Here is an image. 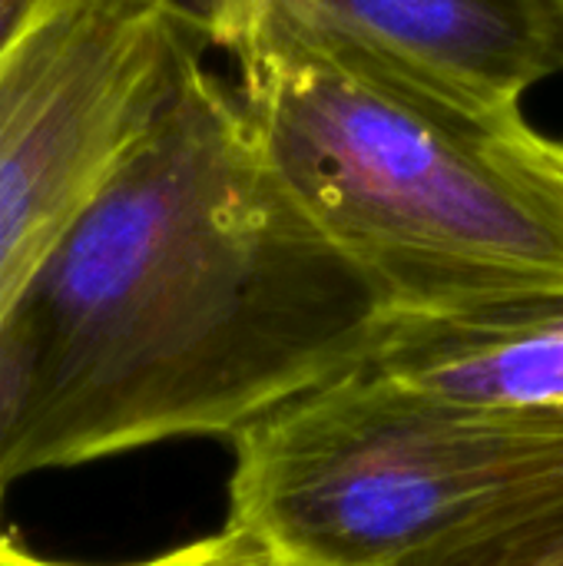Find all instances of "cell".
<instances>
[{
	"label": "cell",
	"mask_w": 563,
	"mask_h": 566,
	"mask_svg": "<svg viewBox=\"0 0 563 566\" xmlns=\"http://www.w3.org/2000/svg\"><path fill=\"white\" fill-rule=\"evenodd\" d=\"M143 3L166 13L196 43H212L219 20L229 7V0H143Z\"/></svg>",
	"instance_id": "ba28073f"
},
{
	"label": "cell",
	"mask_w": 563,
	"mask_h": 566,
	"mask_svg": "<svg viewBox=\"0 0 563 566\" xmlns=\"http://www.w3.org/2000/svg\"><path fill=\"white\" fill-rule=\"evenodd\" d=\"M53 0H0V63L27 36Z\"/></svg>",
	"instance_id": "9c48e42d"
},
{
	"label": "cell",
	"mask_w": 563,
	"mask_h": 566,
	"mask_svg": "<svg viewBox=\"0 0 563 566\" xmlns=\"http://www.w3.org/2000/svg\"><path fill=\"white\" fill-rule=\"evenodd\" d=\"M524 149L528 156L548 172L554 176L563 186V139H551V136H541L538 129H524Z\"/></svg>",
	"instance_id": "8fae6325"
},
{
	"label": "cell",
	"mask_w": 563,
	"mask_h": 566,
	"mask_svg": "<svg viewBox=\"0 0 563 566\" xmlns=\"http://www.w3.org/2000/svg\"><path fill=\"white\" fill-rule=\"evenodd\" d=\"M216 537H206V541H196L189 547H179V551H169L163 557H153V560H143V564H123V566H199L209 551H212ZM0 566H80V564H53V560H37L30 554H23L20 547H13L7 557H0Z\"/></svg>",
	"instance_id": "30bf717a"
},
{
	"label": "cell",
	"mask_w": 563,
	"mask_h": 566,
	"mask_svg": "<svg viewBox=\"0 0 563 566\" xmlns=\"http://www.w3.org/2000/svg\"><path fill=\"white\" fill-rule=\"evenodd\" d=\"M388 315L282 192L239 86L196 53L0 325V494L176 438H236L365 368Z\"/></svg>",
	"instance_id": "6da1fadb"
},
{
	"label": "cell",
	"mask_w": 563,
	"mask_h": 566,
	"mask_svg": "<svg viewBox=\"0 0 563 566\" xmlns=\"http://www.w3.org/2000/svg\"><path fill=\"white\" fill-rule=\"evenodd\" d=\"M226 531L282 566H408L504 481L521 421L375 368L319 385L232 438Z\"/></svg>",
	"instance_id": "3957f363"
},
{
	"label": "cell",
	"mask_w": 563,
	"mask_h": 566,
	"mask_svg": "<svg viewBox=\"0 0 563 566\" xmlns=\"http://www.w3.org/2000/svg\"><path fill=\"white\" fill-rule=\"evenodd\" d=\"M272 566H282V564H272Z\"/></svg>",
	"instance_id": "4fadbf2b"
},
{
	"label": "cell",
	"mask_w": 563,
	"mask_h": 566,
	"mask_svg": "<svg viewBox=\"0 0 563 566\" xmlns=\"http://www.w3.org/2000/svg\"><path fill=\"white\" fill-rule=\"evenodd\" d=\"M143 0H53L0 63V325L196 56Z\"/></svg>",
	"instance_id": "277c9868"
},
{
	"label": "cell",
	"mask_w": 563,
	"mask_h": 566,
	"mask_svg": "<svg viewBox=\"0 0 563 566\" xmlns=\"http://www.w3.org/2000/svg\"><path fill=\"white\" fill-rule=\"evenodd\" d=\"M368 368L441 401L524 418L563 408V292L392 312Z\"/></svg>",
	"instance_id": "8992f818"
},
{
	"label": "cell",
	"mask_w": 563,
	"mask_h": 566,
	"mask_svg": "<svg viewBox=\"0 0 563 566\" xmlns=\"http://www.w3.org/2000/svg\"><path fill=\"white\" fill-rule=\"evenodd\" d=\"M518 421L521 451L504 481L408 566H563V408Z\"/></svg>",
	"instance_id": "52a82bcc"
},
{
	"label": "cell",
	"mask_w": 563,
	"mask_h": 566,
	"mask_svg": "<svg viewBox=\"0 0 563 566\" xmlns=\"http://www.w3.org/2000/svg\"><path fill=\"white\" fill-rule=\"evenodd\" d=\"M10 551H13V544H10V541H7V534L0 531V557H7Z\"/></svg>",
	"instance_id": "7c38bea8"
},
{
	"label": "cell",
	"mask_w": 563,
	"mask_h": 566,
	"mask_svg": "<svg viewBox=\"0 0 563 566\" xmlns=\"http://www.w3.org/2000/svg\"><path fill=\"white\" fill-rule=\"evenodd\" d=\"M212 46L322 63L484 133L528 123L524 96L563 73L561 0H229Z\"/></svg>",
	"instance_id": "5b68a950"
},
{
	"label": "cell",
	"mask_w": 563,
	"mask_h": 566,
	"mask_svg": "<svg viewBox=\"0 0 563 566\" xmlns=\"http://www.w3.org/2000/svg\"><path fill=\"white\" fill-rule=\"evenodd\" d=\"M292 206L388 302L451 312L563 292V186L524 149L322 63H239Z\"/></svg>",
	"instance_id": "7a4b0ae2"
}]
</instances>
